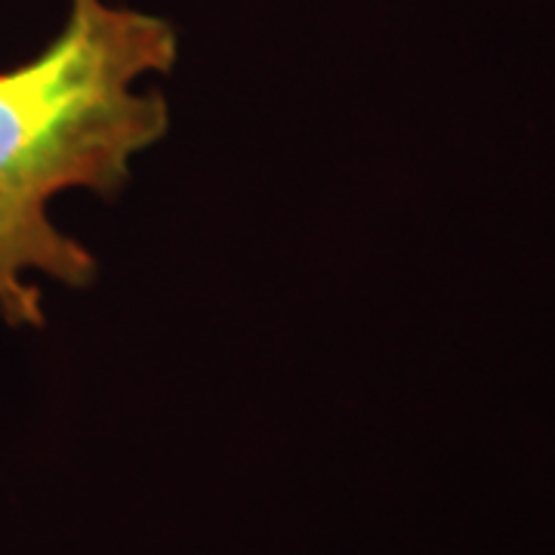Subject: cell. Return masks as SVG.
I'll list each match as a JSON object with an SVG mask.
<instances>
[{
    "instance_id": "6da1fadb",
    "label": "cell",
    "mask_w": 555,
    "mask_h": 555,
    "mask_svg": "<svg viewBox=\"0 0 555 555\" xmlns=\"http://www.w3.org/2000/svg\"><path fill=\"white\" fill-rule=\"evenodd\" d=\"M173 62L177 35L164 20L72 0L60 38L0 72V315L10 327H43L40 287L25 272L93 284L96 262L53 225L50 201L65 189L118 195L133 155L170 124L167 100L133 83Z\"/></svg>"
}]
</instances>
